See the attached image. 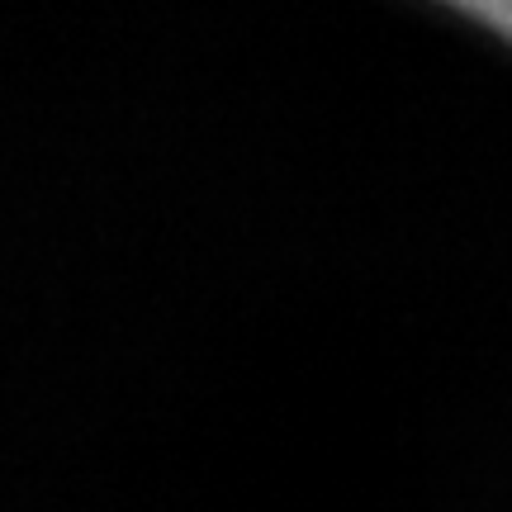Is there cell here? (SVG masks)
Masks as SVG:
<instances>
[{
    "mask_svg": "<svg viewBox=\"0 0 512 512\" xmlns=\"http://www.w3.org/2000/svg\"><path fill=\"white\" fill-rule=\"evenodd\" d=\"M437 5L456 10L470 24H479V29H489L494 38L512 43V0H437Z\"/></svg>",
    "mask_w": 512,
    "mask_h": 512,
    "instance_id": "cell-1",
    "label": "cell"
}]
</instances>
